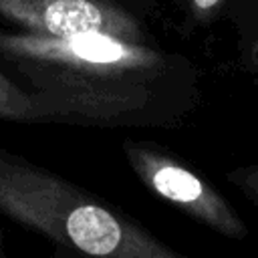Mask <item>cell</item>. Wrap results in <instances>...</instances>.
Segmentation results:
<instances>
[{"mask_svg":"<svg viewBox=\"0 0 258 258\" xmlns=\"http://www.w3.org/2000/svg\"><path fill=\"white\" fill-rule=\"evenodd\" d=\"M0 56L30 83L44 123L173 127L189 111L171 58L143 42L105 32H0Z\"/></svg>","mask_w":258,"mask_h":258,"instance_id":"6da1fadb","label":"cell"},{"mask_svg":"<svg viewBox=\"0 0 258 258\" xmlns=\"http://www.w3.org/2000/svg\"><path fill=\"white\" fill-rule=\"evenodd\" d=\"M0 216L85 258H194L121 208L2 145Z\"/></svg>","mask_w":258,"mask_h":258,"instance_id":"7a4b0ae2","label":"cell"},{"mask_svg":"<svg viewBox=\"0 0 258 258\" xmlns=\"http://www.w3.org/2000/svg\"><path fill=\"white\" fill-rule=\"evenodd\" d=\"M121 151L133 175L153 196L228 240L242 242L250 236L246 222L224 194L171 151L131 137L121 141Z\"/></svg>","mask_w":258,"mask_h":258,"instance_id":"3957f363","label":"cell"},{"mask_svg":"<svg viewBox=\"0 0 258 258\" xmlns=\"http://www.w3.org/2000/svg\"><path fill=\"white\" fill-rule=\"evenodd\" d=\"M0 16L36 34L105 32L143 42L139 22L113 0H0Z\"/></svg>","mask_w":258,"mask_h":258,"instance_id":"277c9868","label":"cell"},{"mask_svg":"<svg viewBox=\"0 0 258 258\" xmlns=\"http://www.w3.org/2000/svg\"><path fill=\"white\" fill-rule=\"evenodd\" d=\"M0 119L14 123H44V113L32 91L0 73Z\"/></svg>","mask_w":258,"mask_h":258,"instance_id":"5b68a950","label":"cell"},{"mask_svg":"<svg viewBox=\"0 0 258 258\" xmlns=\"http://www.w3.org/2000/svg\"><path fill=\"white\" fill-rule=\"evenodd\" d=\"M226 179L242 194L244 200H248L258 210V163L238 165L226 173Z\"/></svg>","mask_w":258,"mask_h":258,"instance_id":"8992f818","label":"cell"},{"mask_svg":"<svg viewBox=\"0 0 258 258\" xmlns=\"http://www.w3.org/2000/svg\"><path fill=\"white\" fill-rule=\"evenodd\" d=\"M222 2H224V0H189L191 12H194V16H196L198 20L210 18V16L220 8Z\"/></svg>","mask_w":258,"mask_h":258,"instance_id":"52a82bcc","label":"cell"},{"mask_svg":"<svg viewBox=\"0 0 258 258\" xmlns=\"http://www.w3.org/2000/svg\"><path fill=\"white\" fill-rule=\"evenodd\" d=\"M50 258H85V256H79V254H75V252H69V250L60 248V246H54V250H52Z\"/></svg>","mask_w":258,"mask_h":258,"instance_id":"ba28073f","label":"cell"},{"mask_svg":"<svg viewBox=\"0 0 258 258\" xmlns=\"http://www.w3.org/2000/svg\"><path fill=\"white\" fill-rule=\"evenodd\" d=\"M252 60L258 67V38H256V44H254V50H252Z\"/></svg>","mask_w":258,"mask_h":258,"instance_id":"9c48e42d","label":"cell"},{"mask_svg":"<svg viewBox=\"0 0 258 258\" xmlns=\"http://www.w3.org/2000/svg\"><path fill=\"white\" fill-rule=\"evenodd\" d=\"M0 258H8V254H6V250L2 248V244H0Z\"/></svg>","mask_w":258,"mask_h":258,"instance_id":"30bf717a","label":"cell"}]
</instances>
